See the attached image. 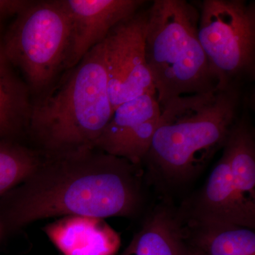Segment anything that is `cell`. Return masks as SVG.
<instances>
[{
    "instance_id": "3",
    "label": "cell",
    "mask_w": 255,
    "mask_h": 255,
    "mask_svg": "<svg viewBox=\"0 0 255 255\" xmlns=\"http://www.w3.org/2000/svg\"><path fill=\"white\" fill-rule=\"evenodd\" d=\"M239 87L180 96L160 107L158 127L144 160L164 182L183 184L195 177L223 148L238 120Z\"/></svg>"
},
{
    "instance_id": "12",
    "label": "cell",
    "mask_w": 255,
    "mask_h": 255,
    "mask_svg": "<svg viewBox=\"0 0 255 255\" xmlns=\"http://www.w3.org/2000/svg\"><path fill=\"white\" fill-rule=\"evenodd\" d=\"M0 33V139L28 144L33 100L29 89L5 53Z\"/></svg>"
},
{
    "instance_id": "5",
    "label": "cell",
    "mask_w": 255,
    "mask_h": 255,
    "mask_svg": "<svg viewBox=\"0 0 255 255\" xmlns=\"http://www.w3.org/2000/svg\"><path fill=\"white\" fill-rule=\"evenodd\" d=\"M70 34L63 0L31 1L4 33L5 53L19 70L32 97L46 93L65 72Z\"/></svg>"
},
{
    "instance_id": "1",
    "label": "cell",
    "mask_w": 255,
    "mask_h": 255,
    "mask_svg": "<svg viewBox=\"0 0 255 255\" xmlns=\"http://www.w3.org/2000/svg\"><path fill=\"white\" fill-rule=\"evenodd\" d=\"M142 202L139 165L92 149L45 157L23 182L0 198V234L14 236L51 218H132Z\"/></svg>"
},
{
    "instance_id": "7",
    "label": "cell",
    "mask_w": 255,
    "mask_h": 255,
    "mask_svg": "<svg viewBox=\"0 0 255 255\" xmlns=\"http://www.w3.org/2000/svg\"><path fill=\"white\" fill-rule=\"evenodd\" d=\"M147 10L117 24L104 41L109 94L113 110L128 101L155 95L146 62L145 37Z\"/></svg>"
},
{
    "instance_id": "14",
    "label": "cell",
    "mask_w": 255,
    "mask_h": 255,
    "mask_svg": "<svg viewBox=\"0 0 255 255\" xmlns=\"http://www.w3.org/2000/svg\"><path fill=\"white\" fill-rule=\"evenodd\" d=\"M188 248L199 255H255V229L184 219Z\"/></svg>"
},
{
    "instance_id": "11",
    "label": "cell",
    "mask_w": 255,
    "mask_h": 255,
    "mask_svg": "<svg viewBox=\"0 0 255 255\" xmlns=\"http://www.w3.org/2000/svg\"><path fill=\"white\" fill-rule=\"evenodd\" d=\"M42 231L63 255H115L120 246L118 234L98 218L63 216Z\"/></svg>"
},
{
    "instance_id": "18",
    "label": "cell",
    "mask_w": 255,
    "mask_h": 255,
    "mask_svg": "<svg viewBox=\"0 0 255 255\" xmlns=\"http://www.w3.org/2000/svg\"><path fill=\"white\" fill-rule=\"evenodd\" d=\"M188 255H199L196 254V253H194V252H192L190 251V250L189 249V254Z\"/></svg>"
},
{
    "instance_id": "2",
    "label": "cell",
    "mask_w": 255,
    "mask_h": 255,
    "mask_svg": "<svg viewBox=\"0 0 255 255\" xmlns=\"http://www.w3.org/2000/svg\"><path fill=\"white\" fill-rule=\"evenodd\" d=\"M113 113L103 41L33 101L28 144L45 157L92 150Z\"/></svg>"
},
{
    "instance_id": "17",
    "label": "cell",
    "mask_w": 255,
    "mask_h": 255,
    "mask_svg": "<svg viewBox=\"0 0 255 255\" xmlns=\"http://www.w3.org/2000/svg\"><path fill=\"white\" fill-rule=\"evenodd\" d=\"M29 0H0V33H3L4 21L15 16L31 4Z\"/></svg>"
},
{
    "instance_id": "19",
    "label": "cell",
    "mask_w": 255,
    "mask_h": 255,
    "mask_svg": "<svg viewBox=\"0 0 255 255\" xmlns=\"http://www.w3.org/2000/svg\"><path fill=\"white\" fill-rule=\"evenodd\" d=\"M0 238H1V234H0Z\"/></svg>"
},
{
    "instance_id": "15",
    "label": "cell",
    "mask_w": 255,
    "mask_h": 255,
    "mask_svg": "<svg viewBox=\"0 0 255 255\" xmlns=\"http://www.w3.org/2000/svg\"><path fill=\"white\" fill-rule=\"evenodd\" d=\"M229 155L233 184L242 204L255 216V140L246 118L233 126L224 146Z\"/></svg>"
},
{
    "instance_id": "16",
    "label": "cell",
    "mask_w": 255,
    "mask_h": 255,
    "mask_svg": "<svg viewBox=\"0 0 255 255\" xmlns=\"http://www.w3.org/2000/svg\"><path fill=\"white\" fill-rule=\"evenodd\" d=\"M44 158L27 144L0 139V198L23 182Z\"/></svg>"
},
{
    "instance_id": "6",
    "label": "cell",
    "mask_w": 255,
    "mask_h": 255,
    "mask_svg": "<svg viewBox=\"0 0 255 255\" xmlns=\"http://www.w3.org/2000/svg\"><path fill=\"white\" fill-rule=\"evenodd\" d=\"M198 37L219 88L239 87L254 76L255 4L245 0H205Z\"/></svg>"
},
{
    "instance_id": "4",
    "label": "cell",
    "mask_w": 255,
    "mask_h": 255,
    "mask_svg": "<svg viewBox=\"0 0 255 255\" xmlns=\"http://www.w3.org/2000/svg\"><path fill=\"white\" fill-rule=\"evenodd\" d=\"M199 19L184 0H155L147 9L145 58L159 106L219 85L199 42Z\"/></svg>"
},
{
    "instance_id": "9",
    "label": "cell",
    "mask_w": 255,
    "mask_h": 255,
    "mask_svg": "<svg viewBox=\"0 0 255 255\" xmlns=\"http://www.w3.org/2000/svg\"><path fill=\"white\" fill-rule=\"evenodd\" d=\"M70 22V46L65 70L73 68L105 41L117 24L135 14L142 0H63Z\"/></svg>"
},
{
    "instance_id": "8",
    "label": "cell",
    "mask_w": 255,
    "mask_h": 255,
    "mask_svg": "<svg viewBox=\"0 0 255 255\" xmlns=\"http://www.w3.org/2000/svg\"><path fill=\"white\" fill-rule=\"evenodd\" d=\"M160 113L155 95L145 94L128 101L114 111L94 147L140 165L150 148Z\"/></svg>"
},
{
    "instance_id": "13",
    "label": "cell",
    "mask_w": 255,
    "mask_h": 255,
    "mask_svg": "<svg viewBox=\"0 0 255 255\" xmlns=\"http://www.w3.org/2000/svg\"><path fill=\"white\" fill-rule=\"evenodd\" d=\"M184 222L180 212L159 206L145 220L141 229L119 255H188Z\"/></svg>"
},
{
    "instance_id": "10",
    "label": "cell",
    "mask_w": 255,
    "mask_h": 255,
    "mask_svg": "<svg viewBox=\"0 0 255 255\" xmlns=\"http://www.w3.org/2000/svg\"><path fill=\"white\" fill-rule=\"evenodd\" d=\"M222 156L210 174L202 191L196 196L184 219L201 223H226L255 229V216L242 204L233 184L229 155L223 147Z\"/></svg>"
}]
</instances>
